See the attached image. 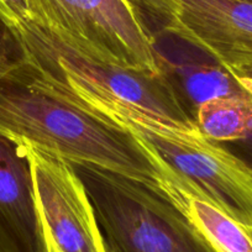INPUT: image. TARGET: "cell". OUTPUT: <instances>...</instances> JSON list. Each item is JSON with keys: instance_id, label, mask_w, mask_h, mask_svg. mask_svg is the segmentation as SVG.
<instances>
[{"instance_id": "3957f363", "label": "cell", "mask_w": 252, "mask_h": 252, "mask_svg": "<svg viewBox=\"0 0 252 252\" xmlns=\"http://www.w3.org/2000/svg\"><path fill=\"white\" fill-rule=\"evenodd\" d=\"M74 167L109 252H213L159 192L103 169Z\"/></svg>"}, {"instance_id": "6da1fadb", "label": "cell", "mask_w": 252, "mask_h": 252, "mask_svg": "<svg viewBox=\"0 0 252 252\" xmlns=\"http://www.w3.org/2000/svg\"><path fill=\"white\" fill-rule=\"evenodd\" d=\"M0 135L156 192L164 173L158 156L135 135L61 96L21 58L0 77Z\"/></svg>"}, {"instance_id": "8992f818", "label": "cell", "mask_w": 252, "mask_h": 252, "mask_svg": "<svg viewBox=\"0 0 252 252\" xmlns=\"http://www.w3.org/2000/svg\"><path fill=\"white\" fill-rule=\"evenodd\" d=\"M46 242L57 252H106L87 188L76 167L57 156L23 146Z\"/></svg>"}, {"instance_id": "9a60e30c", "label": "cell", "mask_w": 252, "mask_h": 252, "mask_svg": "<svg viewBox=\"0 0 252 252\" xmlns=\"http://www.w3.org/2000/svg\"><path fill=\"white\" fill-rule=\"evenodd\" d=\"M227 69L236 77V79L241 84L242 88L252 98V60L249 61V62L242 63L240 66Z\"/></svg>"}, {"instance_id": "ac0fdd59", "label": "cell", "mask_w": 252, "mask_h": 252, "mask_svg": "<svg viewBox=\"0 0 252 252\" xmlns=\"http://www.w3.org/2000/svg\"><path fill=\"white\" fill-rule=\"evenodd\" d=\"M106 252H109V250H108V249H106Z\"/></svg>"}, {"instance_id": "4fadbf2b", "label": "cell", "mask_w": 252, "mask_h": 252, "mask_svg": "<svg viewBox=\"0 0 252 252\" xmlns=\"http://www.w3.org/2000/svg\"><path fill=\"white\" fill-rule=\"evenodd\" d=\"M140 13L142 11L156 19L164 30L177 14V5L173 0H127Z\"/></svg>"}, {"instance_id": "ba28073f", "label": "cell", "mask_w": 252, "mask_h": 252, "mask_svg": "<svg viewBox=\"0 0 252 252\" xmlns=\"http://www.w3.org/2000/svg\"><path fill=\"white\" fill-rule=\"evenodd\" d=\"M0 252H48L23 146L0 135Z\"/></svg>"}, {"instance_id": "7c38bea8", "label": "cell", "mask_w": 252, "mask_h": 252, "mask_svg": "<svg viewBox=\"0 0 252 252\" xmlns=\"http://www.w3.org/2000/svg\"><path fill=\"white\" fill-rule=\"evenodd\" d=\"M0 21L10 30L32 21L29 0H0Z\"/></svg>"}, {"instance_id": "277c9868", "label": "cell", "mask_w": 252, "mask_h": 252, "mask_svg": "<svg viewBox=\"0 0 252 252\" xmlns=\"http://www.w3.org/2000/svg\"><path fill=\"white\" fill-rule=\"evenodd\" d=\"M32 21L105 64L161 76L156 40L127 0H29Z\"/></svg>"}, {"instance_id": "2e32d148", "label": "cell", "mask_w": 252, "mask_h": 252, "mask_svg": "<svg viewBox=\"0 0 252 252\" xmlns=\"http://www.w3.org/2000/svg\"><path fill=\"white\" fill-rule=\"evenodd\" d=\"M46 244H47V242H46ZM47 249H48V252H57V251H56V250H53L52 247H51L48 244H47Z\"/></svg>"}, {"instance_id": "9c48e42d", "label": "cell", "mask_w": 252, "mask_h": 252, "mask_svg": "<svg viewBox=\"0 0 252 252\" xmlns=\"http://www.w3.org/2000/svg\"><path fill=\"white\" fill-rule=\"evenodd\" d=\"M161 159V158H159ZM157 190L182 213L213 252H252V225L244 224L182 181L161 159Z\"/></svg>"}, {"instance_id": "5b68a950", "label": "cell", "mask_w": 252, "mask_h": 252, "mask_svg": "<svg viewBox=\"0 0 252 252\" xmlns=\"http://www.w3.org/2000/svg\"><path fill=\"white\" fill-rule=\"evenodd\" d=\"M11 31L21 60L46 81L141 105L173 120L195 123L163 74L155 76L92 60L33 21Z\"/></svg>"}, {"instance_id": "8fae6325", "label": "cell", "mask_w": 252, "mask_h": 252, "mask_svg": "<svg viewBox=\"0 0 252 252\" xmlns=\"http://www.w3.org/2000/svg\"><path fill=\"white\" fill-rule=\"evenodd\" d=\"M194 121L200 132L212 141L247 144L252 152V99H210L197 109Z\"/></svg>"}, {"instance_id": "5bb4252c", "label": "cell", "mask_w": 252, "mask_h": 252, "mask_svg": "<svg viewBox=\"0 0 252 252\" xmlns=\"http://www.w3.org/2000/svg\"><path fill=\"white\" fill-rule=\"evenodd\" d=\"M20 58V48L13 31L0 21V77H3Z\"/></svg>"}, {"instance_id": "e0dca14e", "label": "cell", "mask_w": 252, "mask_h": 252, "mask_svg": "<svg viewBox=\"0 0 252 252\" xmlns=\"http://www.w3.org/2000/svg\"><path fill=\"white\" fill-rule=\"evenodd\" d=\"M246 1H249V3H252V0H246Z\"/></svg>"}, {"instance_id": "30bf717a", "label": "cell", "mask_w": 252, "mask_h": 252, "mask_svg": "<svg viewBox=\"0 0 252 252\" xmlns=\"http://www.w3.org/2000/svg\"><path fill=\"white\" fill-rule=\"evenodd\" d=\"M158 55L162 73L193 120L199 105L210 99L225 96L252 99L236 77L213 58L203 61L184 56V53L177 58L161 52Z\"/></svg>"}, {"instance_id": "52a82bcc", "label": "cell", "mask_w": 252, "mask_h": 252, "mask_svg": "<svg viewBox=\"0 0 252 252\" xmlns=\"http://www.w3.org/2000/svg\"><path fill=\"white\" fill-rule=\"evenodd\" d=\"M177 14L164 31L226 68L252 60V3L246 0H173Z\"/></svg>"}, {"instance_id": "7a4b0ae2", "label": "cell", "mask_w": 252, "mask_h": 252, "mask_svg": "<svg viewBox=\"0 0 252 252\" xmlns=\"http://www.w3.org/2000/svg\"><path fill=\"white\" fill-rule=\"evenodd\" d=\"M67 100L136 135L195 192L234 219L252 225V167L183 123L150 109L48 83Z\"/></svg>"}]
</instances>
